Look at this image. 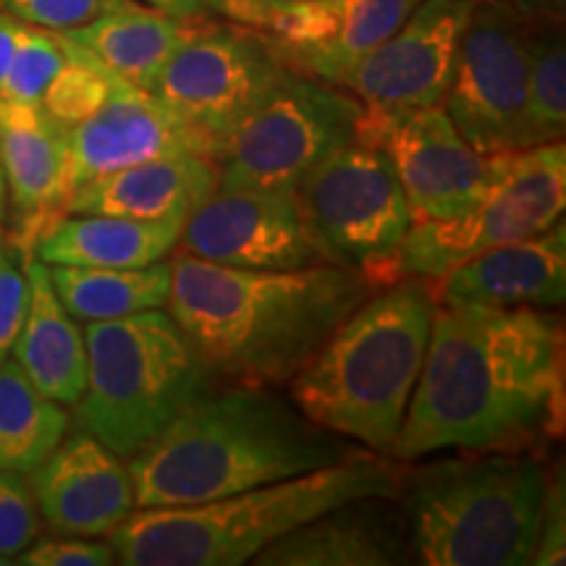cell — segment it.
Returning <instances> with one entry per match:
<instances>
[{"instance_id":"cell-1","label":"cell","mask_w":566,"mask_h":566,"mask_svg":"<svg viewBox=\"0 0 566 566\" xmlns=\"http://www.w3.org/2000/svg\"><path fill=\"white\" fill-rule=\"evenodd\" d=\"M564 415V328L537 307H441L396 462L438 451H535Z\"/></svg>"},{"instance_id":"cell-2","label":"cell","mask_w":566,"mask_h":566,"mask_svg":"<svg viewBox=\"0 0 566 566\" xmlns=\"http://www.w3.org/2000/svg\"><path fill=\"white\" fill-rule=\"evenodd\" d=\"M373 292V283L346 265L247 271L179 250L166 307L218 380L275 388Z\"/></svg>"},{"instance_id":"cell-3","label":"cell","mask_w":566,"mask_h":566,"mask_svg":"<svg viewBox=\"0 0 566 566\" xmlns=\"http://www.w3.org/2000/svg\"><path fill=\"white\" fill-rule=\"evenodd\" d=\"M342 436L315 424L265 386H212L129 457L137 509L189 506L304 475L352 457Z\"/></svg>"},{"instance_id":"cell-4","label":"cell","mask_w":566,"mask_h":566,"mask_svg":"<svg viewBox=\"0 0 566 566\" xmlns=\"http://www.w3.org/2000/svg\"><path fill=\"white\" fill-rule=\"evenodd\" d=\"M401 464L354 451L342 462L189 506L137 509L111 537L126 566H239L279 537L357 499H399Z\"/></svg>"},{"instance_id":"cell-5","label":"cell","mask_w":566,"mask_h":566,"mask_svg":"<svg viewBox=\"0 0 566 566\" xmlns=\"http://www.w3.org/2000/svg\"><path fill=\"white\" fill-rule=\"evenodd\" d=\"M436 300L428 279L375 289L289 380V399L315 424L391 457L420 380Z\"/></svg>"},{"instance_id":"cell-6","label":"cell","mask_w":566,"mask_h":566,"mask_svg":"<svg viewBox=\"0 0 566 566\" xmlns=\"http://www.w3.org/2000/svg\"><path fill=\"white\" fill-rule=\"evenodd\" d=\"M548 470L533 451H459L401 478L415 562L428 566L530 564Z\"/></svg>"},{"instance_id":"cell-7","label":"cell","mask_w":566,"mask_h":566,"mask_svg":"<svg viewBox=\"0 0 566 566\" xmlns=\"http://www.w3.org/2000/svg\"><path fill=\"white\" fill-rule=\"evenodd\" d=\"M84 346L87 388L76 401L80 424L124 459L218 384L166 307L87 323Z\"/></svg>"},{"instance_id":"cell-8","label":"cell","mask_w":566,"mask_h":566,"mask_svg":"<svg viewBox=\"0 0 566 566\" xmlns=\"http://www.w3.org/2000/svg\"><path fill=\"white\" fill-rule=\"evenodd\" d=\"M564 208V139L491 155V176L470 208L443 221L412 223L396 250L391 283L433 281L491 247L535 237L562 221Z\"/></svg>"},{"instance_id":"cell-9","label":"cell","mask_w":566,"mask_h":566,"mask_svg":"<svg viewBox=\"0 0 566 566\" xmlns=\"http://www.w3.org/2000/svg\"><path fill=\"white\" fill-rule=\"evenodd\" d=\"M363 111L344 87L286 66L218 147V187L294 189L310 168L354 142Z\"/></svg>"},{"instance_id":"cell-10","label":"cell","mask_w":566,"mask_h":566,"mask_svg":"<svg viewBox=\"0 0 566 566\" xmlns=\"http://www.w3.org/2000/svg\"><path fill=\"white\" fill-rule=\"evenodd\" d=\"M296 202L328 263L354 268L384 289L415 218L391 163L378 147L354 139L296 181Z\"/></svg>"},{"instance_id":"cell-11","label":"cell","mask_w":566,"mask_h":566,"mask_svg":"<svg viewBox=\"0 0 566 566\" xmlns=\"http://www.w3.org/2000/svg\"><path fill=\"white\" fill-rule=\"evenodd\" d=\"M286 71L271 42L247 24L205 21L160 69L150 92L187 124L216 160L218 147Z\"/></svg>"},{"instance_id":"cell-12","label":"cell","mask_w":566,"mask_h":566,"mask_svg":"<svg viewBox=\"0 0 566 566\" xmlns=\"http://www.w3.org/2000/svg\"><path fill=\"white\" fill-rule=\"evenodd\" d=\"M535 19L475 0L443 111L480 155L530 147L527 71Z\"/></svg>"},{"instance_id":"cell-13","label":"cell","mask_w":566,"mask_h":566,"mask_svg":"<svg viewBox=\"0 0 566 566\" xmlns=\"http://www.w3.org/2000/svg\"><path fill=\"white\" fill-rule=\"evenodd\" d=\"M391 163L415 221H443L483 195L491 155H480L457 132L443 105L405 113L363 111L357 137Z\"/></svg>"},{"instance_id":"cell-14","label":"cell","mask_w":566,"mask_h":566,"mask_svg":"<svg viewBox=\"0 0 566 566\" xmlns=\"http://www.w3.org/2000/svg\"><path fill=\"white\" fill-rule=\"evenodd\" d=\"M181 252L247 271H294L328 263L304 223L294 189L216 187L189 212Z\"/></svg>"},{"instance_id":"cell-15","label":"cell","mask_w":566,"mask_h":566,"mask_svg":"<svg viewBox=\"0 0 566 566\" xmlns=\"http://www.w3.org/2000/svg\"><path fill=\"white\" fill-rule=\"evenodd\" d=\"M472 9L475 0H420L391 38L352 71L344 90L386 116L443 105Z\"/></svg>"},{"instance_id":"cell-16","label":"cell","mask_w":566,"mask_h":566,"mask_svg":"<svg viewBox=\"0 0 566 566\" xmlns=\"http://www.w3.org/2000/svg\"><path fill=\"white\" fill-rule=\"evenodd\" d=\"M420 0H296L258 27L289 69L344 87Z\"/></svg>"},{"instance_id":"cell-17","label":"cell","mask_w":566,"mask_h":566,"mask_svg":"<svg viewBox=\"0 0 566 566\" xmlns=\"http://www.w3.org/2000/svg\"><path fill=\"white\" fill-rule=\"evenodd\" d=\"M181 153L212 158L202 137L181 124L153 92L118 80L108 101L66 132V197L105 174Z\"/></svg>"},{"instance_id":"cell-18","label":"cell","mask_w":566,"mask_h":566,"mask_svg":"<svg viewBox=\"0 0 566 566\" xmlns=\"http://www.w3.org/2000/svg\"><path fill=\"white\" fill-rule=\"evenodd\" d=\"M32 493L48 525L63 535H111L137 509L124 457L82 428L32 470Z\"/></svg>"},{"instance_id":"cell-19","label":"cell","mask_w":566,"mask_h":566,"mask_svg":"<svg viewBox=\"0 0 566 566\" xmlns=\"http://www.w3.org/2000/svg\"><path fill=\"white\" fill-rule=\"evenodd\" d=\"M441 307H558L566 296V226L491 247L430 281Z\"/></svg>"},{"instance_id":"cell-20","label":"cell","mask_w":566,"mask_h":566,"mask_svg":"<svg viewBox=\"0 0 566 566\" xmlns=\"http://www.w3.org/2000/svg\"><path fill=\"white\" fill-rule=\"evenodd\" d=\"M260 566H399L415 562L401 504L357 499L279 537L252 558Z\"/></svg>"},{"instance_id":"cell-21","label":"cell","mask_w":566,"mask_h":566,"mask_svg":"<svg viewBox=\"0 0 566 566\" xmlns=\"http://www.w3.org/2000/svg\"><path fill=\"white\" fill-rule=\"evenodd\" d=\"M0 166L19 216L17 244L32 247L40 231L63 216L66 132L40 105L0 101Z\"/></svg>"},{"instance_id":"cell-22","label":"cell","mask_w":566,"mask_h":566,"mask_svg":"<svg viewBox=\"0 0 566 566\" xmlns=\"http://www.w3.org/2000/svg\"><path fill=\"white\" fill-rule=\"evenodd\" d=\"M216 187L218 163L208 155H163L82 184L66 197L63 212H105L137 221L184 223Z\"/></svg>"},{"instance_id":"cell-23","label":"cell","mask_w":566,"mask_h":566,"mask_svg":"<svg viewBox=\"0 0 566 566\" xmlns=\"http://www.w3.org/2000/svg\"><path fill=\"white\" fill-rule=\"evenodd\" d=\"M179 221H137L105 212H63L34 239V260L74 268H145L179 247Z\"/></svg>"},{"instance_id":"cell-24","label":"cell","mask_w":566,"mask_h":566,"mask_svg":"<svg viewBox=\"0 0 566 566\" xmlns=\"http://www.w3.org/2000/svg\"><path fill=\"white\" fill-rule=\"evenodd\" d=\"M30 304L13 342V359L42 394L63 407H76L87 388V346L74 315L55 294L51 271L40 260L27 258Z\"/></svg>"},{"instance_id":"cell-25","label":"cell","mask_w":566,"mask_h":566,"mask_svg":"<svg viewBox=\"0 0 566 566\" xmlns=\"http://www.w3.org/2000/svg\"><path fill=\"white\" fill-rule=\"evenodd\" d=\"M208 19L212 17H171L153 6H139L137 0H124L80 30L63 32V38L95 55L124 82L150 92L168 59L192 40Z\"/></svg>"},{"instance_id":"cell-26","label":"cell","mask_w":566,"mask_h":566,"mask_svg":"<svg viewBox=\"0 0 566 566\" xmlns=\"http://www.w3.org/2000/svg\"><path fill=\"white\" fill-rule=\"evenodd\" d=\"M55 294L84 323L163 310L171 296V260L145 268L51 265Z\"/></svg>"},{"instance_id":"cell-27","label":"cell","mask_w":566,"mask_h":566,"mask_svg":"<svg viewBox=\"0 0 566 566\" xmlns=\"http://www.w3.org/2000/svg\"><path fill=\"white\" fill-rule=\"evenodd\" d=\"M69 433V415L21 370L17 359L0 363V470L32 472Z\"/></svg>"},{"instance_id":"cell-28","label":"cell","mask_w":566,"mask_h":566,"mask_svg":"<svg viewBox=\"0 0 566 566\" xmlns=\"http://www.w3.org/2000/svg\"><path fill=\"white\" fill-rule=\"evenodd\" d=\"M566 132V45L564 19H535L527 71L530 147L564 139Z\"/></svg>"},{"instance_id":"cell-29","label":"cell","mask_w":566,"mask_h":566,"mask_svg":"<svg viewBox=\"0 0 566 566\" xmlns=\"http://www.w3.org/2000/svg\"><path fill=\"white\" fill-rule=\"evenodd\" d=\"M63 45H66V61H63L59 74L53 76L51 87L42 95L40 108L63 132H69L71 126L82 124L84 118L92 116V113L108 101V95L122 76L105 69L95 55L87 53L69 38H63Z\"/></svg>"},{"instance_id":"cell-30","label":"cell","mask_w":566,"mask_h":566,"mask_svg":"<svg viewBox=\"0 0 566 566\" xmlns=\"http://www.w3.org/2000/svg\"><path fill=\"white\" fill-rule=\"evenodd\" d=\"M63 61H66V45H63L61 32L27 24L21 32L17 55L11 61L9 76L0 90V101L40 105Z\"/></svg>"},{"instance_id":"cell-31","label":"cell","mask_w":566,"mask_h":566,"mask_svg":"<svg viewBox=\"0 0 566 566\" xmlns=\"http://www.w3.org/2000/svg\"><path fill=\"white\" fill-rule=\"evenodd\" d=\"M40 535V509L21 472L0 470V558L21 556Z\"/></svg>"},{"instance_id":"cell-32","label":"cell","mask_w":566,"mask_h":566,"mask_svg":"<svg viewBox=\"0 0 566 566\" xmlns=\"http://www.w3.org/2000/svg\"><path fill=\"white\" fill-rule=\"evenodd\" d=\"M124 0H0V11L30 27L51 32H71L90 24Z\"/></svg>"},{"instance_id":"cell-33","label":"cell","mask_w":566,"mask_h":566,"mask_svg":"<svg viewBox=\"0 0 566 566\" xmlns=\"http://www.w3.org/2000/svg\"><path fill=\"white\" fill-rule=\"evenodd\" d=\"M30 304V279L13 244L0 239V363L9 357Z\"/></svg>"},{"instance_id":"cell-34","label":"cell","mask_w":566,"mask_h":566,"mask_svg":"<svg viewBox=\"0 0 566 566\" xmlns=\"http://www.w3.org/2000/svg\"><path fill=\"white\" fill-rule=\"evenodd\" d=\"M17 564L27 566H111L116 564V551L111 543L84 541L76 537H51V541H34Z\"/></svg>"},{"instance_id":"cell-35","label":"cell","mask_w":566,"mask_h":566,"mask_svg":"<svg viewBox=\"0 0 566 566\" xmlns=\"http://www.w3.org/2000/svg\"><path fill=\"white\" fill-rule=\"evenodd\" d=\"M566 491L564 475L548 480L546 501H543L541 530L533 548L530 564L535 566H562L566 562Z\"/></svg>"},{"instance_id":"cell-36","label":"cell","mask_w":566,"mask_h":566,"mask_svg":"<svg viewBox=\"0 0 566 566\" xmlns=\"http://www.w3.org/2000/svg\"><path fill=\"white\" fill-rule=\"evenodd\" d=\"M145 3L181 19L229 17V3L226 0H145Z\"/></svg>"},{"instance_id":"cell-37","label":"cell","mask_w":566,"mask_h":566,"mask_svg":"<svg viewBox=\"0 0 566 566\" xmlns=\"http://www.w3.org/2000/svg\"><path fill=\"white\" fill-rule=\"evenodd\" d=\"M226 3H229V19L258 30L265 17H271L273 11L283 9V6L296 3V0H226Z\"/></svg>"},{"instance_id":"cell-38","label":"cell","mask_w":566,"mask_h":566,"mask_svg":"<svg viewBox=\"0 0 566 566\" xmlns=\"http://www.w3.org/2000/svg\"><path fill=\"white\" fill-rule=\"evenodd\" d=\"M24 21L13 19L11 13L0 11V90H3L6 76H9L11 61L17 55L21 32H24Z\"/></svg>"},{"instance_id":"cell-39","label":"cell","mask_w":566,"mask_h":566,"mask_svg":"<svg viewBox=\"0 0 566 566\" xmlns=\"http://www.w3.org/2000/svg\"><path fill=\"white\" fill-rule=\"evenodd\" d=\"M491 3H504L530 19H564L566 9V0H491Z\"/></svg>"},{"instance_id":"cell-40","label":"cell","mask_w":566,"mask_h":566,"mask_svg":"<svg viewBox=\"0 0 566 566\" xmlns=\"http://www.w3.org/2000/svg\"><path fill=\"white\" fill-rule=\"evenodd\" d=\"M6 205H9V195H6V176L3 166H0V218L6 216Z\"/></svg>"},{"instance_id":"cell-41","label":"cell","mask_w":566,"mask_h":566,"mask_svg":"<svg viewBox=\"0 0 566 566\" xmlns=\"http://www.w3.org/2000/svg\"><path fill=\"white\" fill-rule=\"evenodd\" d=\"M3 564H11V562H9V558H0V566H3Z\"/></svg>"}]
</instances>
